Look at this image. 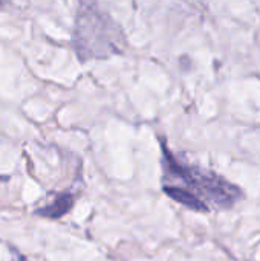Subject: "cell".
Returning <instances> with one entry per match:
<instances>
[{
  "label": "cell",
  "mask_w": 260,
  "mask_h": 261,
  "mask_svg": "<svg viewBox=\"0 0 260 261\" xmlns=\"http://www.w3.org/2000/svg\"><path fill=\"white\" fill-rule=\"evenodd\" d=\"M72 202H74L72 197L61 196V197L57 199L55 203H51V205L44 206L43 210H40L37 213H40L41 216H46V217H60L61 214H64L72 206Z\"/></svg>",
  "instance_id": "obj_3"
},
{
  "label": "cell",
  "mask_w": 260,
  "mask_h": 261,
  "mask_svg": "<svg viewBox=\"0 0 260 261\" xmlns=\"http://www.w3.org/2000/svg\"><path fill=\"white\" fill-rule=\"evenodd\" d=\"M162 190L178 203L199 213L231 210L244 191L225 177L179 161L162 142Z\"/></svg>",
  "instance_id": "obj_1"
},
{
  "label": "cell",
  "mask_w": 260,
  "mask_h": 261,
  "mask_svg": "<svg viewBox=\"0 0 260 261\" xmlns=\"http://www.w3.org/2000/svg\"><path fill=\"white\" fill-rule=\"evenodd\" d=\"M75 35L78 52L84 50L87 58L107 57L118 52L123 40L113 21L100 14V11H92L90 5H86V11H80Z\"/></svg>",
  "instance_id": "obj_2"
}]
</instances>
